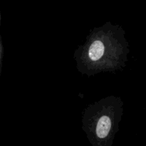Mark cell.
I'll return each mask as SVG.
<instances>
[{
	"label": "cell",
	"instance_id": "4",
	"mask_svg": "<svg viewBox=\"0 0 146 146\" xmlns=\"http://www.w3.org/2000/svg\"><path fill=\"white\" fill-rule=\"evenodd\" d=\"M145 146H146V145H145Z\"/></svg>",
	"mask_w": 146,
	"mask_h": 146
},
{
	"label": "cell",
	"instance_id": "2",
	"mask_svg": "<svg viewBox=\"0 0 146 146\" xmlns=\"http://www.w3.org/2000/svg\"><path fill=\"white\" fill-rule=\"evenodd\" d=\"M123 103L111 96L90 106L83 119L84 131L92 146H111L122 115Z\"/></svg>",
	"mask_w": 146,
	"mask_h": 146
},
{
	"label": "cell",
	"instance_id": "3",
	"mask_svg": "<svg viewBox=\"0 0 146 146\" xmlns=\"http://www.w3.org/2000/svg\"><path fill=\"white\" fill-rule=\"evenodd\" d=\"M2 58H3V45L2 42L1 41V64H2Z\"/></svg>",
	"mask_w": 146,
	"mask_h": 146
},
{
	"label": "cell",
	"instance_id": "1",
	"mask_svg": "<svg viewBox=\"0 0 146 146\" xmlns=\"http://www.w3.org/2000/svg\"><path fill=\"white\" fill-rule=\"evenodd\" d=\"M123 34L114 27H101L90 35L86 43L79 48L77 57L78 68L91 74L119 67L121 59L126 57Z\"/></svg>",
	"mask_w": 146,
	"mask_h": 146
}]
</instances>
